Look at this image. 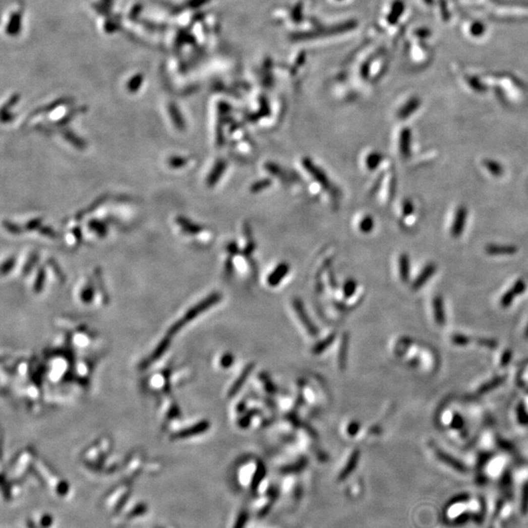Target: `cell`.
<instances>
[{"mask_svg":"<svg viewBox=\"0 0 528 528\" xmlns=\"http://www.w3.org/2000/svg\"><path fill=\"white\" fill-rule=\"evenodd\" d=\"M526 288V284L524 281L522 280H518L516 281L512 288L510 290H508L502 298L500 304L502 305V307H509L514 299L515 296H518V295H521Z\"/></svg>","mask_w":528,"mask_h":528,"instance_id":"4","label":"cell"},{"mask_svg":"<svg viewBox=\"0 0 528 528\" xmlns=\"http://www.w3.org/2000/svg\"><path fill=\"white\" fill-rule=\"evenodd\" d=\"M452 340H453V342H455V343H457L459 345H464V344H466L468 342L470 339L464 336H453Z\"/></svg>","mask_w":528,"mask_h":528,"instance_id":"24","label":"cell"},{"mask_svg":"<svg viewBox=\"0 0 528 528\" xmlns=\"http://www.w3.org/2000/svg\"><path fill=\"white\" fill-rule=\"evenodd\" d=\"M359 456H360V453L357 450L352 453L348 463L346 464V466L343 468V471H342V473L340 475V479H344L345 477H347L351 473L352 471L355 468L357 462H358V459H359Z\"/></svg>","mask_w":528,"mask_h":528,"instance_id":"18","label":"cell"},{"mask_svg":"<svg viewBox=\"0 0 528 528\" xmlns=\"http://www.w3.org/2000/svg\"><path fill=\"white\" fill-rule=\"evenodd\" d=\"M399 269H400L401 280L403 282H408L410 277V260L407 255H402L399 258Z\"/></svg>","mask_w":528,"mask_h":528,"instance_id":"14","label":"cell"},{"mask_svg":"<svg viewBox=\"0 0 528 528\" xmlns=\"http://www.w3.org/2000/svg\"><path fill=\"white\" fill-rule=\"evenodd\" d=\"M419 105H420V102H419L418 99H412L411 101H409V102H408V103H407V104H406V105L401 109L400 112L398 113L399 118L402 119V120L406 119L407 116H409L411 113H413V112L416 111L417 109H418V107H419Z\"/></svg>","mask_w":528,"mask_h":528,"instance_id":"17","label":"cell"},{"mask_svg":"<svg viewBox=\"0 0 528 528\" xmlns=\"http://www.w3.org/2000/svg\"><path fill=\"white\" fill-rule=\"evenodd\" d=\"M525 337H526V338H528V326L527 329H526V332H525Z\"/></svg>","mask_w":528,"mask_h":528,"instance_id":"27","label":"cell"},{"mask_svg":"<svg viewBox=\"0 0 528 528\" xmlns=\"http://www.w3.org/2000/svg\"><path fill=\"white\" fill-rule=\"evenodd\" d=\"M435 270H436V266H435V264H433V263H429V264L424 268V270L421 272V274L418 276L416 281L414 282V284H413V286H412V288H413L414 290H417V289H419L421 287H423V286L427 283V281H428L430 278H432V275H433L434 272H435Z\"/></svg>","mask_w":528,"mask_h":528,"instance_id":"10","label":"cell"},{"mask_svg":"<svg viewBox=\"0 0 528 528\" xmlns=\"http://www.w3.org/2000/svg\"><path fill=\"white\" fill-rule=\"evenodd\" d=\"M485 251L491 256H511L517 252V248L511 245H488Z\"/></svg>","mask_w":528,"mask_h":528,"instance_id":"6","label":"cell"},{"mask_svg":"<svg viewBox=\"0 0 528 528\" xmlns=\"http://www.w3.org/2000/svg\"><path fill=\"white\" fill-rule=\"evenodd\" d=\"M335 337H336L335 334H332V335L327 336L326 338L320 340L319 342H317L314 345V347L312 348V353L315 354V355H318V354H321L322 352L325 351L334 342Z\"/></svg>","mask_w":528,"mask_h":528,"instance_id":"15","label":"cell"},{"mask_svg":"<svg viewBox=\"0 0 528 528\" xmlns=\"http://www.w3.org/2000/svg\"><path fill=\"white\" fill-rule=\"evenodd\" d=\"M400 153L404 158H409L411 154V130L404 128L400 134Z\"/></svg>","mask_w":528,"mask_h":528,"instance_id":"11","label":"cell"},{"mask_svg":"<svg viewBox=\"0 0 528 528\" xmlns=\"http://www.w3.org/2000/svg\"><path fill=\"white\" fill-rule=\"evenodd\" d=\"M288 270H289V268H288V265L287 263H281V264H279V265L275 268V270L269 275L268 280H267V281H268V284H269L270 286H272V287H275V286L279 285L280 282H281V281L286 277V275L288 274Z\"/></svg>","mask_w":528,"mask_h":528,"instance_id":"9","label":"cell"},{"mask_svg":"<svg viewBox=\"0 0 528 528\" xmlns=\"http://www.w3.org/2000/svg\"><path fill=\"white\" fill-rule=\"evenodd\" d=\"M433 311H434V317H435L436 323L442 326L445 323V316H444V309H443V302L440 297H436L433 301Z\"/></svg>","mask_w":528,"mask_h":528,"instance_id":"13","label":"cell"},{"mask_svg":"<svg viewBox=\"0 0 528 528\" xmlns=\"http://www.w3.org/2000/svg\"><path fill=\"white\" fill-rule=\"evenodd\" d=\"M359 429H360L359 424H357V423H352L351 425L348 427V433H349L350 435H355V434L358 432V431H359Z\"/></svg>","mask_w":528,"mask_h":528,"instance_id":"25","label":"cell"},{"mask_svg":"<svg viewBox=\"0 0 528 528\" xmlns=\"http://www.w3.org/2000/svg\"><path fill=\"white\" fill-rule=\"evenodd\" d=\"M483 165L487 168V170L494 176L503 175L504 168L502 164H500L498 161L493 160H485L483 161Z\"/></svg>","mask_w":528,"mask_h":528,"instance_id":"16","label":"cell"},{"mask_svg":"<svg viewBox=\"0 0 528 528\" xmlns=\"http://www.w3.org/2000/svg\"><path fill=\"white\" fill-rule=\"evenodd\" d=\"M148 511H149V509H148V506H147L146 503L141 502V503L135 504L132 509H130L129 511L127 512L126 516L123 517L122 523H125L127 521L134 520L136 518H140V517H142L143 515H145L148 512Z\"/></svg>","mask_w":528,"mask_h":528,"instance_id":"7","label":"cell"},{"mask_svg":"<svg viewBox=\"0 0 528 528\" xmlns=\"http://www.w3.org/2000/svg\"><path fill=\"white\" fill-rule=\"evenodd\" d=\"M254 368H255V364L254 363H251V364H249V365H247L245 367V369L243 370V372L241 373L239 378L235 381V383L232 385V387L230 388V391H229V396L230 397L234 396L235 394H237L240 391V389L243 387V385L247 382L249 376L254 371Z\"/></svg>","mask_w":528,"mask_h":528,"instance_id":"5","label":"cell"},{"mask_svg":"<svg viewBox=\"0 0 528 528\" xmlns=\"http://www.w3.org/2000/svg\"><path fill=\"white\" fill-rule=\"evenodd\" d=\"M129 496V489L128 487L119 488L106 497L104 501V508L107 511H111L112 513H119L122 512L126 506Z\"/></svg>","mask_w":528,"mask_h":528,"instance_id":"1","label":"cell"},{"mask_svg":"<svg viewBox=\"0 0 528 528\" xmlns=\"http://www.w3.org/2000/svg\"><path fill=\"white\" fill-rule=\"evenodd\" d=\"M294 308H295V310H296L300 320L302 321V323L305 327L306 331L308 332V334L311 335V336H317L318 329L314 325V323L309 318V316H308V314H307V312H306V310L304 308L303 303L300 300H295L294 301Z\"/></svg>","mask_w":528,"mask_h":528,"instance_id":"2","label":"cell"},{"mask_svg":"<svg viewBox=\"0 0 528 528\" xmlns=\"http://www.w3.org/2000/svg\"><path fill=\"white\" fill-rule=\"evenodd\" d=\"M270 184V181L269 180H262V181H258L256 182V184H254L252 190L254 192H258V191H261L262 189H265L267 186H269Z\"/></svg>","mask_w":528,"mask_h":528,"instance_id":"22","label":"cell"},{"mask_svg":"<svg viewBox=\"0 0 528 528\" xmlns=\"http://www.w3.org/2000/svg\"><path fill=\"white\" fill-rule=\"evenodd\" d=\"M348 335L344 334L341 338L340 346H339V353H338V366L341 370H344L346 367L347 363V356H348Z\"/></svg>","mask_w":528,"mask_h":528,"instance_id":"12","label":"cell"},{"mask_svg":"<svg viewBox=\"0 0 528 528\" xmlns=\"http://www.w3.org/2000/svg\"><path fill=\"white\" fill-rule=\"evenodd\" d=\"M466 215L467 210L464 207H460L457 209L452 227H451V235L454 238H459L463 232H464L465 221H466Z\"/></svg>","mask_w":528,"mask_h":528,"instance_id":"3","label":"cell"},{"mask_svg":"<svg viewBox=\"0 0 528 528\" xmlns=\"http://www.w3.org/2000/svg\"><path fill=\"white\" fill-rule=\"evenodd\" d=\"M374 228V220L371 216H365L360 222V230L364 233H369Z\"/></svg>","mask_w":528,"mask_h":528,"instance_id":"20","label":"cell"},{"mask_svg":"<svg viewBox=\"0 0 528 528\" xmlns=\"http://www.w3.org/2000/svg\"><path fill=\"white\" fill-rule=\"evenodd\" d=\"M233 363V357L231 355H226L224 358H223V361H222V364L225 367H228L230 366L231 364Z\"/></svg>","mask_w":528,"mask_h":528,"instance_id":"26","label":"cell"},{"mask_svg":"<svg viewBox=\"0 0 528 528\" xmlns=\"http://www.w3.org/2000/svg\"><path fill=\"white\" fill-rule=\"evenodd\" d=\"M382 160H383V157H382L381 154L373 153V154L369 155L367 160H366V164H367L369 169L373 170V169H375L379 165V163L381 162Z\"/></svg>","mask_w":528,"mask_h":528,"instance_id":"19","label":"cell"},{"mask_svg":"<svg viewBox=\"0 0 528 528\" xmlns=\"http://www.w3.org/2000/svg\"><path fill=\"white\" fill-rule=\"evenodd\" d=\"M355 289H356V283L353 281V280H348L345 285H344V295L346 298H349L351 297L352 295L355 292Z\"/></svg>","mask_w":528,"mask_h":528,"instance_id":"21","label":"cell"},{"mask_svg":"<svg viewBox=\"0 0 528 528\" xmlns=\"http://www.w3.org/2000/svg\"><path fill=\"white\" fill-rule=\"evenodd\" d=\"M304 167L309 171V173L313 176L318 182H320L323 186H325V187L330 186L329 180L327 179L326 174L322 170H320L314 163H312L310 160H308V159L304 160Z\"/></svg>","mask_w":528,"mask_h":528,"instance_id":"8","label":"cell"},{"mask_svg":"<svg viewBox=\"0 0 528 528\" xmlns=\"http://www.w3.org/2000/svg\"><path fill=\"white\" fill-rule=\"evenodd\" d=\"M414 211V206L410 201H406L403 205V213L404 215H410Z\"/></svg>","mask_w":528,"mask_h":528,"instance_id":"23","label":"cell"}]
</instances>
